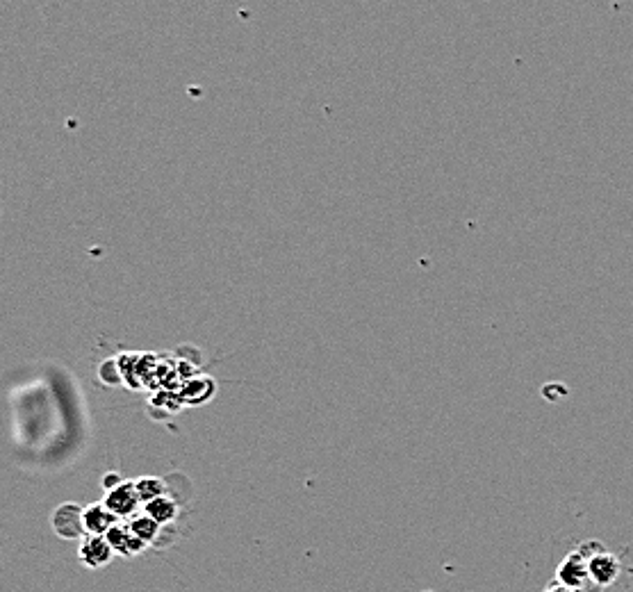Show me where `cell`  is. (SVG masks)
Returning a JSON list of instances; mask_svg holds the SVG:
<instances>
[{"instance_id":"cell-10","label":"cell","mask_w":633,"mask_h":592,"mask_svg":"<svg viewBox=\"0 0 633 592\" xmlns=\"http://www.w3.org/2000/svg\"><path fill=\"white\" fill-rule=\"evenodd\" d=\"M121 483H123V479H121V476H119V474H114V472H112V474H105V476H103V488H105V492H110V490H114V488H117V485H121Z\"/></svg>"},{"instance_id":"cell-2","label":"cell","mask_w":633,"mask_h":592,"mask_svg":"<svg viewBox=\"0 0 633 592\" xmlns=\"http://www.w3.org/2000/svg\"><path fill=\"white\" fill-rule=\"evenodd\" d=\"M53 531L62 540H73V538H85V508L67 501V504L57 506L51 517Z\"/></svg>"},{"instance_id":"cell-7","label":"cell","mask_w":633,"mask_h":592,"mask_svg":"<svg viewBox=\"0 0 633 592\" xmlns=\"http://www.w3.org/2000/svg\"><path fill=\"white\" fill-rule=\"evenodd\" d=\"M128 524H130V529H133L135 536L139 540H144L146 545H153V542L158 540L160 529H162V524L158 520H153L149 513H137L135 517H130Z\"/></svg>"},{"instance_id":"cell-1","label":"cell","mask_w":633,"mask_h":592,"mask_svg":"<svg viewBox=\"0 0 633 592\" xmlns=\"http://www.w3.org/2000/svg\"><path fill=\"white\" fill-rule=\"evenodd\" d=\"M581 552L586 554L588 558V572H590V579H593L595 588L602 592L604 588L613 586L615 581L620 579V561L618 556H613L611 552H606V549L599 545L595 547V552L590 554V542H586V545H581Z\"/></svg>"},{"instance_id":"cell-4","label":"cell","mask_w":633,"mask_h":592,"mask_svg":"<svg viewBox=\"0 0 633 592\" xmlns=\"http://www.w3.org/2000/svg\"><path fill=\"white\" fill-rule=\"evenodd\" d=\"M78 558L89 570H101V567L112 563L114 549L105 536H85L80 540Z\"/></svg>"},{"instance_id":"cell-11","label":"cell","mask_w":633,"mask_h":592,"mask_svg":"<svg viewBox=\"0 0 633 592\" xmlns=\"http://www.w3.org/2000/svg\"><path fill=\"white\" fill-rule=\"evenodd\" d=\"M547 592H579V590H574V588H570V586H563V583H554L552 588H547Z\"/></svg>"},{"instance_id":"cell-6","label":"cell","mask_w":633,"mask_h":592,"mask_svg":"<svg viewBox=\"0 0 633 592\" xmlns=\"http://www.w3.org/2000/svg\"><path fill=\"white\" fill-rule=\"evenodd\" d=\"M121 520L114 515L108 506L103 504H89L85 506V531L87 536H108V531Z\"/></svg>"},{"instance_id":"cell-3","label":"cell","mask_w":633,"mask_h":592,"mask_svg":"<svg viewBox=\"0 0 633 592\" xmlns=\"http://www.w3.org/2000/svg\"><path fill=\"white\" fill-rule=\"evenodd\" d=\"M103 504L110 508V511L119 517V520H130L135 517L139 506L144 504L142 497L137 492V483L135 481H123L117 488L105 492Z\"/></svg>"},{"instance_id":"cell-5","label":"cell","mask_w":633,"mask_h":592,"mask_svg":"<svg viewBox=\"0 0 633 592\" xmlns=\"http://www.w3.org/2000/svg\"><path fill=\"white\" fill-rule=\"evenodd\" d=\"M108 542L112 545V549H114V554H119V556H123V558H133V556H139L144 552L146 547V542L144 540H139L135 533H133V529H130V524H128V520H121L119 524H114L112 529L108 531Z\"/></svg>"},{"instance_id":"cell-9","label":"cell","mask_w":633,"mask_h":592,"mask_svg":"<svg viewBox=\"0 0 633 592\" xmlns=\"http://www.w3.org/2000/svg\"><path fill=\"white\" fill-rule=\"evenodd\" d=\"M137 492L139 497H142L144 504H149V501H155L167 495V483H164L162 479H158V476H142V479H137Z\"/></svg>"},{"instance_id":"cell-8","label":"cell","mask_w":633,"mask_h":592,"mask_svg":"<svg viewBox=\"0 0 633 592\" xmlns=\"http://www.w3.org/2000/svg\"><path fill=\"white\" fill-rule=\"evenodd\" d=\"M144 513H149L153 520H158L162 526L171 524L178 517V504L169 495H164L155 501L144 504Z\"/></svg>"}]
</instances>
